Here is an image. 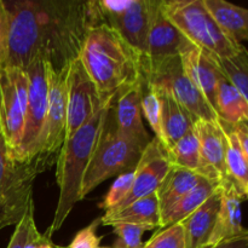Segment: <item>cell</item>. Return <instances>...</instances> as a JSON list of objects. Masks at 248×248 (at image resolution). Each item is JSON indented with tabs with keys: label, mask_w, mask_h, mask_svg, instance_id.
<instances>
[{
	"label": "cell",
	"mask_w": 248,
	"mask_h": 248,
	"mask_svg": "<svg viewBox=\"0 0 248 248\" xmlns=\"http://www.w3.org/2000/svg\"><path fill=\"white\" fill-rule=\"evenodd\" d=\"M225 138V165L232 179L245 194L248 191V162L240 147L239 140L230 124L219 120ZM247 196V195H246Z\"/></svg>",
	"instance_id": "26"
},
{
	"label": "cell",
	"mask_w": 248,
	"mask_h": 248,
	"mask_svg": "<svg viewBox=\"0 0 248 248\" xmlns=\"http://www.w3.org/2000/svg\"><path fill=\"white\" fill-rule=\"evenodd\" d=\"M113 107L102 108L85 125L64 140L56 160V182L60 188L53 219L45 234L52 237L57 232L80 199L82 181L97 144L106 128L107 119Z\"/></svg>",
	"instance_id": "3"
},
{
	"label": "cell",
	"mask_w": 248,
	"mask_h": 248,
	"mask_svg": "<svg viewBox=\"0 0 248 248\" xmlns=\"http://www.w3.org/2000/svg\"><path fill=\"white\" fill-rule=\"evenodd\" d=\"M67 131L65 138L74 135L103 107L94 84L87 74L80 58H75L67 67ZM113 107V106H111Z\"/></svg>",
	"instance_id": "11"
},
{
	"label": "cell",
	"mask_w": 248,
	"mask_h": 248,
	"mask_svg": "<svg viewBox=\"0 0 248 248\" xmlns=\"http://www.w3.org/2000/svg\"><path fill=\"white\" fill-rule=\"evenodd\" d=\"M246 195H247V199H248V191H247V194H246Z\"/></svg>",
	"instance_id": "39"
},
{
	"label": "cell",
	"mask_w": 248,
	"mask_h": 248,
	"mask_svg": "<svg viewBox=\"0 0 248 248\" xmlns=\"http://www.w3.org/2000/svg\"><path fill=\"white\" fill-rule=\"evenodd\" d=\"M96 6L99 24L113 28L145 56L149 0H96Z\"/></svg>",
	"instance_id": "10"
},
{
	"label": "cell",
	"mask_w": 248,
	"mask_h": 248,
	"mask_svg": "<svg viewBox=\"0 0 248 248\" xmlns=\"http://www.w3.org/2000/svg\"><path fill=\"white\" fill-rule=\"evenodd\" d=\"M143 248H186L184 232L181 223L157 232L143 245Z\"/></svg>",
	"instance_id": "32"
},
{
	"label": "cell",
	"mask_w": 248,
	"mask_h": 248,
	"mask_svg": "<svg viewBox=\"0 0 248 248\" xmlns=\"http://www.w3.org/2000/svg\"><path fill=\"white\" fill-rule=\"evenodd\" d=\"M34 213H35V205H34L33 200L29 203L23 218L17 223L16 229L12 234L7 248H26L27 245L31 242V240H33L34 237L40 234L38 228H36Z\"/></svg>",
	"instance_id": "30"
},
{
	"label": "cell",
	"mask_w": 248,
	"mask_h": 248,
	"mask_svg": "<svg viewBox=\"0 0 248 248\" xmlns=\"http://www.w3.org/2000/svg\"><path fill=\"white\" fill-rule=\"evenodd\" d=\"M193 46L165 16L161 0H149V24L144 57L164 58L181 56Z\"/></svg>",
	"instance_id": "14"
},
{
	"label": "cell",
	"mask_w": 248,
	"mask_h": 248,
	"mask_svg": "<svg viewBox=\"0 0 248 248\" xmlns=\"http://www.w3.org/2000/svg\"><path fill=\"white\" fill-rule=\"evenodd\" d=\"M170 170H171V162L167 156L166 149L154 137L144 148L142 156L136 166L135 179L130 193L123 202L119 203L114 210L109 212L120 210L135 201L156 193Z\"/></svg>",
	"instance_id": "13"
},
{
	"label": "cell",
	"mask_w": 248,
	"mask_h": 248,
	"mask_svg": "<svg viewBox=\"0 0 248 248\" xmlns=\"http://www.w3.org/2000/svg\"><path fill=\"white\" fill-rule=\"evenodd\" d=\"M171 166L200 173V144L195 130L191 128L167 150Z\"/></svg>",
	"instance_id": "27"
},
{
	"label": "cell",
	"mask_w": 248,
	"mask_h": 248,
	"mask_svg": "<svg viewBox=\"0 0 248 248\" xmlns=\"http://www.w3.org/2000/svg\"><path fill=\"white\" fill-rule=\"evenodd\" d=\"M7 14L5 67L26 68L44 61L62 70L80 56L87 33L99 24L96 1H4Z\"/></svg>",
	"instance_id": "1"
},
{
	"label": "cell",
	"mask_w": 248,
	"mask_h": 248,
	"mask_svg": "<svg viewBox=\"0 0 248 248\" xmlns=\"http://www.w3.org/2000/svg\"><path fill=\"white\" fill-rule=\"evenodd\" d=\"M157 93H159L160 106H161V126L162 133H164L165 149L167 152L188 131L194 128L196 120L170 94L160 91H157Z\"/></svg>",
	"instance_id": "21"
},
{
	"label": "cell",
	"mask_w": 248,
	"mask_h": 248,
	"mask_svg": "<svg viewBox=\"0 0 248 248\" xmlns=\"http://www.w3.org/2000/svg\"><path fill=\"white\" fill-rule=\"evenodd\" d=\"M206 179L210 178L199 172L171 166V170L155 193L157 196V201H159L160 213L165 212L182 196L188 194Z\"/></svg>",
	"instance_id": "22"
},
{
	"label": "cell",
	"mask_w": 248,
	"mask_h": 248,
	"mask_svg": "<svg viewBox=\"0 0 248 248\" xmlns=\"http://www.w3.org/2000/svg\"><path fill=\"white\" fill-rule=\"evenodd\" d=\"M205 248H248V234L229 240V241H224L219 245H216V246Z\"/></svg>",
	"instance_id": "37"
},
{
	"label": "cell",
	"mask_w": 248,
	"mask_h": 248,
	"mask_svg": "<svg viewBox=\"0 0 248 248\" xmlns=\"http://www.w3.org/2000/svg\"><path fill=\"white\" fill-rule=\"evenodd\" d=\"M219 184V182L206 179L188 194L182 196L171 207L161 213V224H160L159 229H164V228L173 224H179L182 220L189 217L194 211L198 210L217 190Z\"/></svg>",
	"instance_id": "24"
},
{
	"label": "cell",
	"mask_w": 248,
	"mask_h": 248,
	"mask_svg": "<svg viewBox=\"0 0 248 248\" xmlns=\"http://www.w3.org/2000/svg\"><path fill=\"white\" fill-rule=\"evenodd\" d=\"M247 125H248V124H247Z\"/></svg>",
	"instance_id": "40"
},
{
	"label": "cell",
	"mask_w": 248,
	"mask_h": 248,
	"mask_svg": "<svg viewBox=\"0 0 248 248\" xmlns=\"http://www.w3.org/2000/svg\"><path fill=\"white\" fill-rule=\"evenodd\" d=\"M7 47V14L4 0H0V67H2L6 58Z\"/></svg>",
	"instance_id": "35"
},
{
	"label": "cell",
	"mask_w": 248,
	"mask_h": 248,
	"mask_svg": "<svg viewBox=\"0 0 248 248\" xmlns=\"http://www.w3.org/2000/svg\"><path fill=\"white\" fill-rule=\"evenodd\" d=\"M143 79L116 97L115 131L123 137L147 147L152 138L143 125Z\"/></svg>",
	"instance_id": "17"
},
{
	"label": "cell",
	"mask_w": 248,
	"mask_h": 248,
	"mask_svg": "<svg viewBox=\"0 0 248 248\" xmlns=\"http://www.w3.org/2000/svg\"><path fill=\"white\" fill-rule=\"evenodd\" d=\"M165 16L195 47L219 60L230 58L242 48L224 33L203 0H161Z\"/></svg>",
	"instance_id": "4"
},
{
	"label": "cell",
	"mask_w": 248,
	"mask_h": 248,
	"mask_svg": "<svg viewBox=\"0 0 248 248\" xmlns=\"http://www.w3.org/2000/svg\"><path fill=\"white\" fill-rule=\"evenodd\" d=\"M121 223L143 225L152 230L156 228L159 229L161 224V213L156 194L145 196L114 212H106L101 217V224L104 227H113Z\"/></svg>",
	"instance_id": "20"
},
{
	"label": "cell",
	"mask_w": 248,
	"mask_h": 248,
	"mask_svg": "<svg viewBox=\"0 0 248 248\" xmlns=\"http://www.w3.org/2000/svg\"><path fill=\"white\" fill-rule=\"evenodd\" d=\"M133 179H135V170L116 177L114 183L109 188L106 198L99 205V208L104 210L106 212H109V211L114 210L119 203L123 202L132 188Z\"/></svg>",
	"instance_id": "31"
},
{
	"label": "cell",
	"mask_w": 248,
	"mask_h": 248,
	"mask_svg": "<svg viewBox=\"0 0 248 248\" xmlns=\"http://www.w3.org/2000/svg\"><path fill=\"white\" fill-rule=\"evenodd\" d=\"M67 67L62 70H55L51 65L48 67L47 111L40 155H58L64 142L67 131Z\"/></svg>",
	"instance_id": "12"
},
{
	"label": "cell",
	"mask_w": 248,
	"mask_h": 248,
	"mask_svg": "<svg viewBox=\"0 0 248 248\" xmlns=\"http://www.w3.org/2000/svg\"><path fill=\"white\" fill-rule=\"evenodd\" d=\"M194 130L200 144V173L219 183L229 179L225 165V138L219 120H196Z\"/></svg>",
	"instance_id": "16"
},
{
	"label": "cell",
	"mask_w": 248,
	"mask_h": 248,
	"mask_svg": "<svg viewBox=\"0 0 248 248\" xmlns=\"http://www.w3.org/2000/svg\"><path fill=\"white\" fill-rule=\"evenodd\" d=\"M232 126L234 128L235 133H236L240 147H241L242 153H244L248 162V125L247 124H236V125Z\"/></svg>",
	"instance_id": "36"
},
{
	"label": "cell",
	"mask_w": 248,
	"mask_h": 248,
	"mask_svg": "<svg viewBox=\"0 0 248 248\" xmlns=\"http://www.w3.org/2000/svg\"><path fill=\"white\" fill-rule=\"evenodd\" d=\"M219 186L220 206L207 247L248 234V229L242 225L241 212V203L247 199L246 194L232 179L220 182Z\"/></svg>",
	"instance_id": "15"
},
{
	"label": "cell",
	"mask_w": 248,
	"mask_h": 248,
	"mask_svg": "<svg viewBox=\"0 0 248 248\" xmlns=\"http://www.w3.org/2000/svg\"><path fill=\"white\" fill-rule=\"evenodd\" d=\"M206 7L229 38L241 44L248 41V9L225 0H203Z\"/></svg>",
	"instance_id": "23"
},
{
	"label": "cell",
	"mask_w": 248,
	"mask_h": 248,
	"mask_svg": "<svg viewBox=\"0 0 248 248\" xmlns=\"http://www.w3.org/2000/svg\"><path fill=\"white\" fill-rule=\"evenodd\" d=\"M101 225V217L96 218L84 229L79 230L67 248H98L102 236L97 235V229Z\"/></svg>",
	"instance_id": "34"
},
{
	"label": "cell",
	"mask_w": 248,
	"mask_h": 248,
	"mask_svg": "<svg viewBox=\"0 0 248 248\" xmlns=\"http://www.w3.org/2000/svg\"><path fill=\"white\" fill-rule=\"evenodd\" d=\"M150 230V228L143 225L124 223L113 225V232L116 235V241L111 248H143V234Z\"/></svg>",
	"instance_id": "33"
},
{
	"label": "cell",
	"mask_w": 248,
	"mask_h": 248,
	"mask_svg": "<svg viewBox=\"0 0 248 248\" xmlns=\"http://www.w3.org/2000/svg\"><path fill=\"white\" fill-rule=\"evenodd\" d=\"M220 186V184H219ZM220 206V186L189 217L182 220L186 248L207 247Z\"/></svg>",
	"instance_id": "19"
},
{
	"label": "cell",
	"mask_w": 248,
	"mask_h": 248,
	"mask_svg": "<svg viewBox=\"0 0 248 248\" xmlns=\"http://www.w3.org/2000/svg\"><path fill=\"white\" fill-rule=\"evenodd\" d=\"M143 79L156 91L170 94L195 120L217 121V113L184 72L181 56L143 60Z\"/></svg>",
	"instance_id": "6"
},
{
	"label": "cell",
	"mask_w": 248,
	"mask_h": 248,
	"mask_svg": "<svg viewBox=\"0 0 248 248\" xmlns=\"http://www.w3.org/2000/svg\"><path fill=\"white\" fill-rule=\"evenodd\" d=\"M145 147L132 140L123 137L115 128L103 131L82 181L80 199H85L94 188L114 176L133 171Z\"/></svg>",
	"instance_id": "7"
},
{
	"label": "cell",
	"mask_w": 248,
	"mask_h": 248,
	"mask_svg": "<svg viewBox=\"0 0 248 248\" xmlns=\"http://www.w3.org/2000/svg\"><path fill=\"white\" fill-rule=\"evenodd\" d=\"M219 67L230 82L240 91L248 102V50L242 46L241 50L230 58L219 60Z\"/></svg>",
	"instance_id": "28"
},
{
	"label": "cell",
	"mask_w": 248,
	"mask_h": 248,
	"mask_svg": "<svg viewBox=\"0 0 248 248\" xmlns=\"http://www.w3.org/2000/svg\"><path fill=\"white\" fill-rule=\"evenodd\" d=\"M57 155L41 154L31 161H18L9 156L0 137V230L17 225L34 200L36 177L56 165Z\"/></svg>",
	"instance_id": "5"
},
{
	"label": "cell",
	"mask_w": 248,
	"mask_h": 248,
	"mask_svg": "<svg viewBox=\"0 0 248 248\" xmlns=\"http://www.w3.org/2000/svg\"><path fill=\"white\" fill-rule=\"evenodd\" d=\"M79 58L103 107L143 79V53L104 23L90 29Z\"/></svg>",
	"instance_id": "2"
},
{
	"label": "cell",
	"mask_w": 248,
	"mask_h": 248,
	"mask_svg": "<svg viewBox=\"0 0 248 248\" xmlns=\"http://www.w3.org/2000/svg\"><path fill=\"white\" fill-rule=\"evenodd\" d=\"M48 67L50 64L44 61H34L26 68L28 75V103L18 161H31L40 155L47 111Z\"/></svg>",
	"instance_id": "9"
},
{
	"label": "cell",
	"mask_w": 248,
	"mask_h": 248,
	"mask_svg": "<svg viewBox=\"0 0 248 248\" xmlns=\"http://www.w3.org/2000/svg\"><path fill=\"white\" fill-rule=\"evenodd\" d=\"M142 115L149 124L150 128L154 132L155 138L164 145V133L161 126V106H160L159 93L156 90L143 79V92H142Z\"/></svg>",
	"instance_id": "29"
},
{
	"label": "cell",
	"mask_w": 248,
	"mask_h": 248,
	"mask_svg": "<svg viewBox=\"0 0 248 248\" xmlns=\"http://www.w3.org/2000/svg\"><path fill=\"white\" fill-rule=\"evenodd\" d=\"M28 103L26 70L0 67V137L11 159L18 160Z\"/></svg>",
	"instance_id": "8"
},
{
	"label": "cell",
	"mask_w": 248,
	"mask_h": 248,
	"mask_svg": "<svg viewBox=\"0 0 248 248\" xmlns=\"http://www.w3.org/2000/svg\"><path fill=\"white\" fill-rule=\"evenodd\" d=\"M98 248H110V247H101V246H99Z\"/></svg>",
	"instance_id": "38"
},
{
	"label": "cell",
	"mask_w": 248,
	"mask_h": 248,
	"mask_svg": "<svg viewBox=\"0 0 248 248\" xmlns=\"http://www.w3.org/2000/svg\"><path fill=\"white\" fill-rule=\"evenodd\" d=\"M181 61L186 74L216 111V94L218 84L224 77L217 57L193 46L182 53Z\"/></svg>",
	"instance_id": "18"
},
{
	"label": "cell",
	"mask_w": 248,
	"mask_h": 248,
	"mask_svg": "<svg viewBox=\"0 0 248 248\" xmlns=\"http://www.w3.org/2000/svg\"><path fill=\"white\" fill-rule=\"evenodd\" d=\"M216 111L219 120L230 125L248 124V102L225 75L218 84Z\"/></svg>",
	"instance_id": "25"
}]
</instances>
